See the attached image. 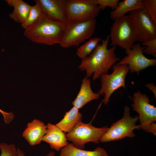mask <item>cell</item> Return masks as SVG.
<instances>
[{
	"instance_id": "cell-18",
	"label": "cell",
	"mask_w": 156,
	"mask_h": 156,
	"mask_svg": "<svg viewBox=\"0 0 156 156\" xmlns=\"http://www.w3.org/2000/svg\"><path fill=\"white\" fill-rule=\"evenodd\" d=\"M142 9H144L142 0H124L119 1L116 8L110 12V17L114 21L125 15L129 12Z\"/></svg>"
},
{
	"instance_id": "cell-23",
	"label": "cell",
	"mask_w": 156,
	"mask_h": 156,
	"mask_svg": "<svg viewBox=\"0 0 156 156\" xmlns=\"http://www.w3.org/2000/svg\"><path fill=\"white\" fill-rule=\"evenodd\" d=\"M0 156H16L17 148L14 144H8L5 143H0Z\"/></svg>"
},
{
	"instance_id": "cell-25",
	"label": "cell",
	"mask_w": 156,
	"mask_h": 156,
	"mask_svg": "<svg viewBox=\"0 0 156 156\" xmlns=\"http://www.w3.org/2000/svg\"><path fill=\"white\" fill-rule=\"evenodd\" d=\"M96 3L98 5L100 10H104L106 7H110L113 10L117 7L119 0H95Z\"/></svg>"
},
{
	"instance_id": "cell-2",
	"label": "cell",
	"mask_w": 156,
	"mask_h": 156,
	"mask_svg": "<svg viewBox=\"0 0 156 156\" xmlns=\"http://www.w3.org/2000/svg\"><path fill=\"white\" fill-rule=\"evenodd\" d=\"M65 27V23L51 19L42 12L38 20L25 30L23 35L35 43L60 44Z\"/></svg>"
},
{
	"instance_id": "cell-19",
	"label": "cell",
	"mask_w": 156,
	"mask_h": 156,
	"mask_svg": "<svg viewBox=\"0 0 156 156\" xmlns=\"http://www.w3.org/2000/svg\"><path fill=\"white\" fill-rule=\"evenodd\" d=\"M60 156H108V154L104 148L99 147L93 151H88L78 148L72 143L61 149Z\"/></svg>"
},
{
	"instance_id": "cell-17",
	"label": "cell",
	"mask_w": 156,
	"mask_h": 156,
	"mask_svg": "<svg viewBox=\"0 0 156 156\" xmlns=\"http://www.w3.org/2000/svg\"><path fill=\"white\" fill-rule=\"evenodd\" d=\"M79 110L74 106L70 111L66 112L64 118L55 125L63 132H70L77 124L82 121V115Z\"/></svg>"
},
{
	"instance_id": "cell-28",
	"label": "cell",
	"mask_w": 156,
	"mask_h": 156,
	"mask_svg": "<svg viewBox=\"0 0 156 156\" xmlns=\"http://www.w3.org/2000/svg\"><path fill=\"white\" fill-rule=\"evenodd\" d=\"M145 86L150 90L154 94L155 99L156 98V87L153 83H149L146 84Z\"/></svg>"
},
{
	"instance_id": "cell-27",
	"label": "cell",
	"mask_w": 156,
	"mask_h": 156,
	"mask_svg": "<svg viewBox=\"0 0 156 156\" xmlns=\"http://www.w3.org/2000/svg\"><path fill=\"white\" fill-rule=\"evenodd\" d=\"M55 154V152L53 151H51L46 155V156H54ZM16 156H25L23 151L20 148H17Z\"/></svg>"
},
{
	"instance_id": "cell-12",
	"label": "cell",
	"mask_w": 156,
	"mask_h": 156,
	"mask_svg": "<svg viewBox=\"0 0 156 156\" xmlns=\"http://www.w3.org/2000/svg\"><path fill=\"white\" fill-rule=\"evenodd\" d=\"M66 0H35L40 5L42 12L51 19L65 23Z\"/></svg>"
},
{
	"instance_id": "cell-9",
	"label": "cell",
	"mask_w": 156,
	"mask_h": 156,
	"mask_svg": "<svg viewBox=\"0 0 156 156\" xmlns=\"http://www.w3.org/2000/svg\"><path fill=\"white\" fill-rule=\"evenodd\" d=\"M113 72L110 74L102 75L100 77L101 88L97 93L105 96L102 100L107 105L112 94L118 88L122 87L126 89L125 78L129 71L127 64H114L112 66Z\"/></svg>"
},
{
	"instance_id": "cell-5",
	"label": "cell",
	"mask_w": 156,
	"mask_h": 156,
	"mask_svg": "<svg viewBox=\"0 0 156 156\" xmlns=\"http://www.w3.org/2000/svg\"><path fill=\"white\" fill-rule=\"evenodd\" d=\"M132 109L138 114L141 129L156 135V108L150 104L149 97L140 91L135 92L133 97Z\"/></svg>"
},
{
	"instance_id": "cell-1",
	"label": "cell",
	"mask_w": 156,
	"mask_h": 156,
	"mask_svg": "<svg viewBox=\"0 0 156 156\" xmlns=\"http://www.w3.org/2000/svg\"><path fill=\"white\" fill-rule=\"evenodd\" d=\"M109 36L102 40V44H98L93 51L82 60L78 68L85 70V77L88 78L93 74L92 80L99 78L102 74H107L109 70L115 63L120 60L117 57L115 51L116 46L108 49Z\"/></svg>"
},
{
	"instance_id": "cell-20",
	"label": "cell",
	"mask_w": 156,
	"mask_h": 156,
	"mask_svg": "<svg viewBox=\"0 0 156 156\" xmlns=\"http://www.w3.org/2000/svg\"><path fill=\"white\" fill-rule=\"evenodd\" d=\"M101 40V38L97 37L90 38L77 49V56L82 59L88 56L93 51Z\"/></svg>"
},
{
	"instance_id": "cell-24",
	"label": "cell",
	"mask_w": 156,
	"mask_h": 156,
	"mask_svg": "<svg viewBox=\"0 0 156 156\" xmlns=\"http://www.w3.org/2000/svg\"><path fill=\"white\" fill-rule=\"evenodd\" d=\"M142 44L146 46L143 50V53L156 57V38L142 42Z\"/></svg>"
},
{
	"instance_id": "cell-13",
	"label": "cell",
	"mask_w": 156,
	"mask_h": 156,
	"mask_svg": "<svg viewBox=\"0 0 156 156\" xmlns=\"http://www.w3.org/2000/svg\"><path fill=\"white\" fill-rule=\"evenodd\" d=\"M47 130V125L41 121L35 119L27 123L22 135L30 145L34 146L40 143Z\"/></svg>"
},
{
	"instance_id": "cell-4",
	"label": "cell",
	"mask_w": 156,
	"mask_h": 156,
	"mask_svg": "<svg viewBox=\"0 0 156 156\" xmlns=\"http://www.w3.org/2000/svg\"><path fill=\"white\" fill-rule=\"evenodd\" d=\"M130 109L128 106L125 107L122 118L108 128L99 141L104 143L119 140L125 137L133 138L135 136L133 130L140 129V125H136L138 117L137 115L134 117L131 116Z\"/></svg>"
},
{
	"instance_id": "cell-3",
	"label": "cell",
	"mask_w": 156,
	"mask_h": 156,
	"mask_svg": "<svg viewBox=\"0 0 156 156\" xmlns=\"http://www.w3.org/2000/svg\"><path fill=\"white\" fill-rule=\"evenodd\" d=\"M96 22V18H93L83 22L66 23L60 46L66 48L79 46L85 40L92 36Z\"/></svg>"
},
{
	"instance_id": "cell-6",
	"label": "cell",
	"mask_w": 156,
	"mask_h": 156,
	"mask_svg": "<svg viewBox=\"0 0 156 156\" xmlns=\"http://www.w3.org/2000/svg\"><path fill=\"white\" fill-rule=\"evenodd\" d=\"M109 38L111 46L118 45L130 51L135 42V33L128 15H124L114 21L110 29Z\"/></svg>"
},
{
	"instance_id": "cell-8",
	"label": "cell",
	"mask_w": 156,
	"mask_h": 156,
	"mask_svg": "<svg viewBox=\"0 0 156 156\" xmlns=\"http://www.w3.org/2000/svg\"><path fill=\"white\" fill-rule=\"evenodd\" d=\"M100 9L95 0H66V22H83L96 18Z\"/></svg>"
},
{
	"instance_id": "cell-14",
	"label": "cell",
	"mask_w": 156,
	"mask_h": 156,
	"mask_svg": "<svg viewBox=\"0 0 156 156\" xmlns=\"http://www.w3.org/2000/svg\"><path fill=\"white\" fill-rule=\"evenodd\" d=\"M47 130L42 140L49 144L52 149L59 151L68 144L65 134L56 125L48 123Z\"/></svg>"
},
{
	"instance_id": "cell-22",
	"label": "cell",
	"mask_w": 156,
	"mask_h": 156,
	"mask_svg": "<svg viewBox=\"0 0 156 156\" xmlns=\"http://www.w3.org/2000/svg\"><path fill=\"white\" fill-rule=\"evenodd\" d=\"M144 10L156 24V0H142Z\"/></svg>"
},
{
	"instance_id": "cell-26",
	"label": "cell",
	"mask_w": 156,
	"mask_h": 156,
	"mask_svg": "<svg viewBox=\"0 0 156 156\" xmlns=\"http://www.w3.org/2000/svg\"><path fill=\"white\" fill-rule=\"evenodd\" d=\"M0 113L3 117V121L5 124H10L15 117L14 114L12 112H5L0 109Z\"/></svg>"
},
{
	"instance_id": "cell-16",
	"label": "cell",
	"mask_w": 156,
	"mask_h": 156,
	"mask_svg": "<svg viewBox=\"0 0 156 156\" xmlns=\"http://www.w3.org/2000/svg\"><path fill=\"white\" fill-rule=\"evenodd\" d=\"M7 4L14 8L13 11L10 13V18L16 23H23L27 18L31 6L22 0H6Z\"/></svg>"
},
{
	"instance_id": "cell-11",
	"label": "cell",
	"mask_w": 156,
	"mask_h": 156,
	"mask_svg": "<svg viewBox=\"0 0 156 156\" xmlns=\"http://www.w3.org/2000/svg\"><path fill=\"white\" fill-rule=\"evenodd\" d=\"M145 47H142L140 42L134 44L129 51L125 52V56L117 64H127L129 71L131 73L136 72L138 75L142 70L150 66L156 65L155 59H148L144 55L143 50Z\"/></svg>"
},
{
	"instance_id": "cell-21",
	"label": "cell",
	"mask_w": 156,
	"mask_h": 156,
	"mask_svg": "<svg viewBox=\"0 0 156 156\" xmlns=\"http://www.w3.org/2000/svg\"><path fill=\"white\" fill-rule=\"evenodd\" d=\"M31 6L29 15L25 21L21 24V27L25 30L35 23L41 15L42 11L40 5L38 3Z\"/></svg>"
},
{
	"instance_id": "cell-7",
	"label": "cell",
	"mask_w": 156,
	"mask_h": 156,
	"mask_svg": "<svg viewBox=\"0 0 156 156\" xmlns=\"http://www.w3.org/2000/svg\"><path fill=\"white\" fill-rule=\"evenodd\" d=\"M107 126L97 128L91 123H85L82 121L77 124L70 132L65 134L67 140L72 142L75 147L83 149L87 142L98 143L100 140L108 129Z\"/></svg>"
},
{
	"instance_id": "cell-15",
	"label": "cell",
	"mask_w": 156,
	"mask_h": 156,
	"mask_svg": "<svg viewBox=\"0 0 156 156\" xmlns=\"http://www.w3.org/2000/svg\"><path fill=\"white\" fill-rule=\"evenodd\" d=\"M90 83L88 78L85 77L83 79L79 92L72 103L74 106L81 109L89 102L97 100L99 97V94L94 92L92 90Z\"/></svg>"
},
{
	"instance_id": "cell-10",
	"label": "cell",
	"mask_w": 156,
	"mask_h": 156,
	"mask_svg": "<svg viewBox=\"0 0 156 156\" xmlns=\"http://www.w3.org/2000/svg\"><path fill=\"white\" fill-rule=\"evenodd\" d=\"M135 33V41L143 42L156 38V24L144 9L133 10L129 15Z\"/></svg>"
}]
</instances>
